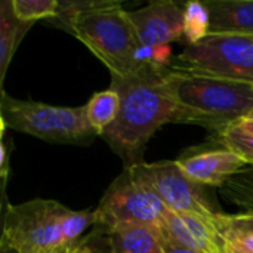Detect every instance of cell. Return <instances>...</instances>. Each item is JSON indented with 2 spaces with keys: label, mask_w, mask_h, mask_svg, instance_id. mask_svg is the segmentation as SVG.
I'll list each match as a JSON object with an SVG mask.
<instances>
[{
  "label": "cell",
  "mask_w": 253,
  "mask_h": 253,
  "mask_svg": "<svg viewBox=\"0 0 253 253\" xmlns=\"http://www.w3.org/2000/svg\"><path fill=\"white\" fill-rule=\"evenodd\" d=\"M141 44L170 46L184 37V9L170 0L148 3L129 12Z\"/></svg>",
  "instance_id": "cell-9"
},
{
  "label": "cell",
  "mask_w": 253,
  "mask_h": 253,
  "mask_svg": "<svg viewBox=\"0 0 253 253\" xmlns=\"http://www.w3.org/2000/svg\"><path fill=\"white\" fill-rule=\"evenodd\" d=\"M95 225L93 211H71L55 200L7 206L1 245L15 253H70Z\"/></svg>",
  "instance_id": "cell-3"
},
{
  "label": "cell",
  "mask_w": 253,
  "mask_h": 253,
  "mask_svg": "<svg viewBox=\"0 0 253 253\" xmlns=\"http://www.w3.org/2000/svg\"><path fill=\"white\" fill-rule=\"evenodd\" d=\"M84 107L92 129L96 132V135L102 136L119 116L120 95L116 89L110 87L93 93Z\"/></svg>",
  "instance_id": "cell-15"
},
{
  "label": "cell",
  "mask_w": 253,
  "mask_h": 253,
  "mask_svg": "<svg viewBox=\"0 0 253 253\" xmlns=\"http://www.w3.org/2000/svg\"><path fill=\"white\" fill-rule=\"evenodd\" d=\"M221 145L239 157H242L251 168H253V135L243 130L237 125L218 135Z\"/></svg>",
  "instance_id": "cell-19"
},
{
  "label": "cell",
  "mask_w": 253,
  "mask_h": 253,
  "mask_svg": "<svg viewBox=\"0 0 253 253\" xmlns=\"http://www.w3.org/2000/svg\"><path fill=\"white\" fill-rule=\"evenodd\" d=\"M162 246H163V253H205L202 252V251H194V249H188V248L175 245V243H172V242H169L166 239H163Z\"/></svg>",
  "instance_id": "cell-21"
},
{
  "label": "cell",
  "mask_w": 253,
  "mask_h": 253,
  "mask_svg": "<svg viewBox=\"0 0 253 253\" xmlns=\"http://www.w3.org/2000/svg\"><path fill=\"white\" fill-rule=\"evenodd\" d=\"M237 126H239V127H242L243 130H246V132H249V133H252L253 135V116H249V117L243 119L242 122H239V123H237Z\"/></svg>",
  "instance_id": "cell-25"
},
{
  "label": "cell",
  "mask_w": 253,
  "mask_h": 253,
  "mask_svg": "<svg viewBox=\"0 0 253 253\" xmlns=\"http://www.w3.org/2000/svg\"><path fill=\"white\" fill-rule=\"evenodd\" d=\"M70 253H102L101 251H98L96 248H92L86 243H80L77 248H74Z\"/></svg>",
  "instance_id": "cell-24"
},
{
  "label": "cell",
  "mask_w": 253,
  "mask_h": 253,
  "mask_svg": "<svg viewBox=\"0 0 253 253\" xmlns=\"http://www.w3.org/2000/svg\"><path fill=\"white\" fill-rule=\"evenodd\" d=\"M33 24L19 21L12 9L10 0H3L0 4V82L3 83L12 56Z\"/></svg>",
  "instance_id": "cell-14"
},
{
  "label": "cell",
  "mask_w": 253,
  "mask_h": 253,
  "mask_svg": "<svg viewBox=\"0 0 253 253\" xmlns=\"http://www.w3.org/2000/svg\"><path fill=\"white\" fill-rule=\"evenodd\" d=\"M15 16L25 22L34 24L39 19L56 18L59 10L58 0H10Z\"/></svg>",
  "instance_id": "cell-18"
},
{
  "label": "cell",
  "mask_w": 253,
  "mask_h": 253,
  "mask_svg": "<svg viewBox=\"0 0 253 253\" xmlns=\"http://www.w3.org/2000/svg\"><path fill=\"white\" fill-rule=\"evenodd\" d=\"M251 116H253V114H251Z\"/></svg>",
  "instance_id": "cell-26"
},
{
  "label": "cell",
  "mask_w": 253,
  "mask_h": 253,
  "mask_svg": "<svg viewBox=\"0 0 253 253\" xmlns=\"http://www.w3.org/2000/svg\"><path fill=\"white\" fill-rule=\"evenodd\" d=\"M107 234L111 253H163V237L159 228L120 225Z\"/></svg>",
  "instance_id": "cell-13"
},
{
  "label": "cell",
  "mask_w": 253,
  "mask_h": 253,
  "mask_svg": "<svg viewBox=\"0 0 253 253\" xmlns=\"http://www.w3.org/2000/svg\"><path fill=\"white\" fill-rule=\"evenodd\" d=\"M211 18L203 1H190L184 6V39L187 44H196L209 36Z\"/></svg>",
  "instance_id": "cell-17"
},
{
  "label": "cell",
  "mask_w": 253,
  "mask_h": 253,
  "mask_svg": "<svg viewBox=\"0 0 253 253\" xmlns=\"http://www.w3.org/2000/svg\"><path fill=\"white\" fill-rule=\"evenodd\" d=\"M221 193L231 203L253 213V185L233 178L221 188Z\"/></svg>",
  "instance_id": "cell-20"
},
{
  "label": "cell",
  "mask_w": 253,
  "mask_h": 253,
  "mask_svg": "<svg viewBox=\"0 0 253 253\" xmlns=\"http://www.w3.org/2000/svg\"><path fill=\"white\" fill-rule=\"evenodd\" d=\"M165 83L178 105L175 123H191L218 135L253 114V84L168 68Z\"/></svg>",
  "instance_id": "cell-4"
},
{
  "label": "cell",
  "mask_w": 253,
  "mask_h": 253,
  "mask_svg": "<svg viewBox=\"0 0 253 253\" xmlns=\"http://www.w3.org/2000/svg\"><path fill=\"white\" fill-rule=\"evenodd\" d=\"M168 208L127 168L107 188L93 211L95 225L110 231L120 225H147L159 228Z\"/></svg>",
  "instance_id": "cell-7"
},
{
  "label": "cell",
  "mask_w": 253,
  "mask_h": 253,
  "mask_svg": "<svg viewBox=\"0 0 253 253\" xmlns=\"http://www.w3.org/2000/svg\"><path fill=\"white\" fill-rule=\"evenodd\" d=\"M182 172L199 185L222 188L236 175L251 169L237 154L227 148L200 151L176 160Z\"/></svg>",
  "instance_id": "cell-10"
},
{
  "label": "cell",
  "mask_w": 253,
  "mask_h": 253,
  "mask_svg": "<svg viewBox=\"0 0 253 253\" xmlns=\"http://www.w3.org/2000/svg\"><path fill=\"white\" fill-rule=\"evenodd\" d=\"M234 178L239 179V181H242V182H246L249 185H253V168L245 170V172H242V173H239V175H236Z\"/></svg>",
  "instance_id": "cell-23"
},
{
  "label": "cell",
  "mask_w": 253,
  "mask_h": 253,
  "mask_svg": "<svg viewBox=\"0 0 253 253\" xmlns=\"http://www.w3.org/2000/svg\"><path fill=\"white\" fill-rule=\"evenodd\" d=\"M111 73L127 77L139 73L136 50L139 39L126 12L117 1H59L58 16Z\"/></svg>",
  "instance_id": "cell-2"
},
{
  "label": "cell",
  "mask_w": 253,
  "mask_h": 253,
  "mask_svg": "<svg viewBox=\"0 0 253 253\" xmlns=\"http://www.w3.org/2000/svg\"><path fill=\"white\" fill-rule=\"evenodd\" d=\"M1 129L18 130L52 144H87L92 129L86 107H59L10 98L1 90Z\"/></svg>",
  "instance_id": "cell-5"
},
{
  "label": "cell",
  "mask_w": 253,
  "mask_h": 253,
  "mask_svg": "<svg viewBox=\"0 0 253 253\" xmlns=\"http://www.w3.org/2000/svg\"><path fill=\"white\" fill-rule=\"evenodd\" d=\"M169 68L253 84V36L209 34L187 44Z\"/></svg>",
  "instance_id": "cell-6"
},
{
  "label": "cell",
  "mask_w": 253,
  "mask_h": 253,
  "mask_svg": "<svg viewBox=\"0 0 253 253\" xmlns=\"http://www.w3.org/2000/svg\"><path fill=\"white\" fill-rule=\"evenodd\" d=\"M166 70L148 68L127 77L111 76V87L120 95V111L102 138L126 168L142 163L141 156L151 136L163 125L176 122L178 105L165 83Z\"/></svg>",
  "instance_id": "cell-1"
},
{
  "label": "cell",
  "mask_w": 253,
  "mask_h": 253,
  "mask_svg": "<svg viewBox=\"0 0 253 253\" xmlns=\"http://www.w3.org/2000/svg\"><path fill=\"white\" fill-rule=\"evenodd\" d=\"M7 172H9V150H7L6 141H3L1 142V178H3V184L7 179Z\"/></svg>",
  "instance_id": "cell-22"
},
{
  "label": "cell",
  "mask_w": 253,
  "mask_h": 253,
  "mask_svg": "<svg viewBox=\"0 0 253 253\" xmlns=\"http://www.w3.org/2000/svg\"><path fill=\"white\" fill-rule=\"evenodd\" d=\"M160 233L163 239L188 249L222 253L213 225L196 215L176 213L168 209Z\"/></svg>",
  "instance_id": "cell-11"
},
{
  "label": "cell",
  "mask_w": 253,
  "mask_h": 253,
  "mask_svg": "<svg viewBox=\"0 0 253 253\" xmlns=\"http://www.w3.org/2000/svg\"><path fill=\"white\" fill-rule=\"evenodd\" d=\"M141 182L154 191L165 206L176 213L196 215L213 225L218 212L203 193V185L191 181L176 162L138 163L127 168Z\"/></svg>",
  "instance_id": "cell-8"
},
{
  "label": "cell",
  "mask_w": 253,
  "mask_h": 253,
  "mask_svg": "<svg viewBox=\"0 0 253 253\" xmlns=\"http://www.w3.org/2000/svg\"><path fill=\"white\" fill-rule=\"evenodd\" d=\"M211 18L209 34L253 36V0L203 1Z\"/></svg>",
  "instance_id": "cell-12"
},
{
  "label": "cell",
  "mask_w": 253,
  "mask_h": 253,
  "mask_svg": "<svg viewBox=\"0 0 253 253\" xmlns=\"http://www.w3.org/2000/svg\"><path fill=\"white\" fill-rule=\"evenodd\" d=\"M213 228L221 246H253V213L251 212L236 215L218 213L213 221Z\"/></svg>",
  "instance_id": "cell-16"
}]
</instances>
